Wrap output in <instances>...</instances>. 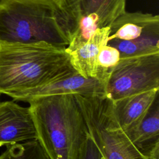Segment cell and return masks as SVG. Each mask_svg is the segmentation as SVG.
Listing matches in <instances>:
<instances>
[{"mask_svg":"<svg viewBox=\"0 0 159 159\" xmlns=\"http://www.w3.org/2000/svg\"><path fill=\"white\" fill-rule=\"evenodd\" d=\"M37 140L50 159H78L86 125L73 94L34 99L28 102Z\"/></svg>","mask_w":159,"mask_h":159,"instance_id":"cell-3","label":"cell"},{"mask_svg":"<svg viewBox=\"0 0 159 159\" xmlns=\"http://www.w3.org/2000/svg\"><path fill=\"white\" fill-rule=\"evenodd\" d=\"M73 70L65 48L45 42L0 43V94L14 101Z\"/></svg>","mask_w":159,"mask_h":159,"instance_id":"cell-1","label":"cell"},{"mask_svg":"<svg viewBox=\"0 0 159 159\" xmlns=\"http://www.w3.org/2000/svg\"><path fill=\"white\" fill-rule=\"evenodd\" d=\"M124 132L144 155L150 159H159V96L142 120Z\"/></svg>","mask_w":159,"mask_h":159,"instance_id":"cell-11","label":"cell"},{"mask_svg":"<svg viewBox=\"0 0 159 159\" xmlns=\"http://www.w3.org/2000/svg\"><path fill=\"white\" fill-rule=\"evenodd\" d=\"M78 159H104L88 132L81 148Z\"/></svg>","mask_w":159,"mask_h":159,"instance_id":"cell-15","label":"cell"},{"mask_svg":"<svg viewBox=\"0 0 159 159\" xmlns=\"http://www.w3.org/2000/svg\"><path fill=\"white\" fill-rule=\"evenodd\" d=\"M64 94L105 96V83L99 79L85 78L73 70L50 82L21 94L15 101L28 103L39 98Z\"/></svg>","mask_w":159,"mask_h":159,"instance_id":"cell-8","label":"cell"},{"mask_svg":"<svg viewBox=\"0 0 159 159\" xmlns=\"http://www.w3.org/2000/svg\"><path fill=\"white\" fill-rule=\"evenodd\" d=\"M6 147L0 159H50L37 139Z\"/></svg>","mask_w":159,"mask_h":159,"instance_id":"cell-13","label":"cell"},{"mask_svg":"<svg viewBox=\"0 0 159 159\" xmlns=\"http://www.w3.org/2000/svg\"><path fill=\"white\" fill-rule=\"evenodd\" d=\"M159 88V52L122 58L108 73L105 96L112 101Z\"/></svg>","mask_w":159,"mask_h":159,"instance_id":"cell-6","label":"cell"},{"mask_svg":"<svg viewBox=\"0 0 159 159\" xmlns=\"http://www.w3.org/2000/svg\"><path fill=\"white\" fill-rule=\"evenodd\" d=\"M37 139L30 109L13 101L0 102V147Z\"/></svg>","mask_w":159,"mask_h":159,"instance_id":"cell-9","label":"cell"},{"mask_svg":"<svg viewBox=\"0 0 159 159\" xmlns=\"http://www.w3.org/2000/svg\"><path fill=\"white\" fill-rule=\"evenodd\" d=\"M75 31L86 17L94 19L98 28L110 27L125 11L127 0H54Z\"/></svg>","mask_w":159,"mask_h":159,"instance_id":"cell-7","label":"cell"},{"mask_svg":"<svg viewBox=\"0 0 159 159\" xmlns=\"http://www.w3.org/2000/svg\"><path fill=\"white\" fill-rule=\"evenodd\" d=\"M107 45L116 48L120 58L159 52V17L125 11L109 27Z\"/></svg>","mask_w":159,"mask_h":159,"instance_id":"cell-5","label":"cell"},{"mask_svg":"<svg viewBox=\"0 0 159 159\" xmlns=\"http://www.w3.org/2000/svg\"><path fill=\"white\" fill-rule=\"evenodd\" d=\"M73 30L54 0H0V43L66 48Z\"/></svg>","mask_w":159,"mask_h":159,"instance_id":"cell-2","label":"cell"},{"mask_svg":"<svg viewBox=\"0 0 159 159\" xmlns=\"http://www.w3.org/2000/svg\"><path fill=\"white\" fill-rule=\"evenodd\" d=\"M120 59V53L114 47L106 44L101 48L98 63L105 81L109 72L117 65Z\"/></svg>","mask_w":159,"mask_h":159,"instance_id":"cell-14","label":"cell"},{"mask_svg":"<svg viewBox=\"0 0 159 159\" xmlns=\"http://www.w3.org/2000/svg\"><path fill=\"white\" fill-rule=\"evenodd\" d=\"M159 88L125 97L113 102L116 119L124 131L137 125L158 97Z\"/></svg>","mask_w":159,"mask_h":159,"instance_id":"cell-12","label":"cell"},{"mask_svg":"<svg viewBox=\"0 0 159 159\" xmlns=\"http://www.w3.org/2000/svg\"><path fill=\"white\" fill-rule=\"evenodd\" d=\"M109 27L98 28L85 42L75 48L66 50L73 69L87 78L105 81L98 63L101 48L107 44Z\"/></svg>","mask_w":159,"mask_h":159,"instance_id":"cell-10","label":"cell"},{"mask_svg":"<svg viewBox=\"0 0 159 159\" xmlns=\"http://www.w3.org/2000/svg\"><path fill=\"white\" fill-rule=\"evenodd\" d=\"M89 137L104 159H150L119 125L112 101L105 96L74 95Z\"/></svg>","mask_w":159,"mask_h":159,"instance_id":"cell-4","label":"cell"}]
</instances>
